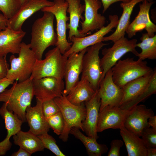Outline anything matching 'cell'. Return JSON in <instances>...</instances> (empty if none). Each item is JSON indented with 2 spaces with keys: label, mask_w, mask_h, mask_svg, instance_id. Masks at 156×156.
<instances>
[{
  "label": "cell",
  "mask_w": 156,
  "mask_h": 156,
  "mask_svg": "<svg viewBox=\"0 0 156 156\" xmlns=\"http://www.w3.org/2000/svg\"><path fill=\"white\" fill-rule=\"evenodd\" d=\"M42 108L43 113L46 119L60 112L58 106L54 99L42 103Z\"/></svg>",
  "instance_id": "obj_36"
},
{
  "label": "cell",
  "mask_w": 156,
  "mask_h": 156,
  "mask_svg": "<svg viewBox=\"0 0 156 156\" xmlns=\"http://www.w3.org/2000/svg\"><path fill=\"white\" fill-rule=\"evenodd\" d=\"M123 145V142L121 140L115 139L112 140L110 143V148L107 156H120V150Z\"/></svg>",
  "instance_id": "obj_37"
},
{
  "label": "cell",
  "mask_w": 156,
  "mask_h": 156,
  "mask_svg": "<svg viewBox=\"0 0 156 156\" xmlns=\"http://www.w3.org/2000/svg\"><path fill=\"white\" fill-rule=\"evenodd\" d=\"M154 71L153 69L151 72L129 82L122 88L123 94L119 106L134 99L146 88Z\"/></svg>",
  "instance_id": "obj_26"
},
{
  "label": "cell",
  "mask_w": 156,
  "mask_h": 156,
  "mask_svg": "<svg viewBox=\"0 0 156 156\" xmlns=\"http://www.w3.org/2000/svg\"><path fill=\"white\" fill-rule=\"evenodd\" d=\"M54 100L60 109L64 123L63 131L59 138L63 142H66L72 128L76 127L84 131L83 122L86 117V108L83 103L79 105L71 103L63 92L61 96Z\"/></svg>",
  "instance_id": "obj_5"
},
{
  "label": "cell",
  "mask_w": 156,
  "mask_h": 156,
  "mask_svg": "<svg viewBox=\"0 0 156 156\" xmlns=\"http://www.w3.org/2000/svg\"><path fill=\"white\" fill-rule=\"evenodd\" d=\"M54 18L52 13L44 12L43 16L36 20L32 25L29 44L38 60L42 59L48 47L56 44L57 38L54 29Z\"/></svg>",
  "instance_id": "obj_2"
},
{
  "label": "cell",
  "mask_w": 156,
  "mask_h": 156,
  "mask_svg": "<svg viewBox=\"0 0 156 156\" xmlns=\"http://www.w3.org/2000/svg\"><path fill=\"white\" fill-rule=\"evenodd\" d=\"M50 127L58 135L62 133L64 126V121L60 112L46 119Z\"/></svg>",
  "instance_id": "obj_34"
},
{
  "label": "cell",
  "mask_w": 156,
  "mask_h": 156,
  "mask_svg": "<svg viewBox=\"0 0 156 156\" xmlns=\"http://www.w3.org/2000/svg\"><path fill=\"white\" fill-rule=\"evenodd\" d=\"M14 81L6 77L0 80V93L3 91L9 85L12 84Z\"/></svg>",
  "instance_id": "obj_40"
},
{
  "label": "cell",
  "mask_w": 156,
  "mask_h": 156,
  "mask_svg": "<svg viewBox=\"0 0 156 156\" xmlns=\"http://www.w3.org/2000/svg\"><path fill=\"white\" fill-rule=\"evenodd\" d=\"M137 42L136 38L129 40L124 36L114 42L112 47L102 50L100 65L103 73L100 82L107 72L126 53L131 52L136 56L139 53L136 49Z\"/></svg>",
  "instance_id": "obj_8"
},
{
  "label": "cell",
  "mask_w": 156,
  "mask_h": 156,
  "mask_svg": "<svg viewBox=\"0 0 156 156\" xmlns=\"http://www.w3.org/2000/svg\"><path fill=\"white\" fill-rule=\"evenodd\" d=\"M8 20L3 14H0V31L6 29Z\"/></svg>",
  "instance_id": "obj_41"
},
{
  "label": "cell",
  "mask_w": 156,
  "mask_h": 156,
  "mask_svg": "<svg viewBox=\"0 0 156 156\" xmlns=\"http://www.w3.org/2000/svg\"><path fill=\"white\" fill-rule=\"evenodd\" d=\"M70 133L81 141L84 145L88 155L89 156H101L107 153L108 150L107 146L104 144H99L96 140L84 135L79 129L73 127Z\"/></svg>",
  "instance_id": "obj_29"
},
{
  "label": "cell",
  "mask_w": 156,
  "mask_h": 156,
  "mask_svg": "<svg viewBox=\"0 0 156 156\" xmlns=\"http://www.w3.org/2000/svg\"><path fill=\"white\" fill-rule=\"evenodd\" d=\"M101 2L103 6V13L104 12L107 10L109 6L112 4L116 2L121 1L123 3H127L131 0H99Z\"/></svg>",
  "instance_id": "obj_39"
},
{
  "label": "cell",
  "mask_w": 156,
  "mask_h": 156,
  "mask_svg": "<svg viewBox=\"0 0 156 156\" xmlns=\"http://www.w3.org/2000/svg\"><path fill=\"white\" fill-rule=\"evenodd\" d=\"M32 83L34 95L42 103L61 96L65 88L63 79L53 77L33 79Z\"/></svg>",
  "instance_id": "obj_11"
},
{
  "label": "cell",
  "mask_w": 156,
  "mask_h": 156,
  "mask_svg": "<svg viewBox=\"0 0 156 156\" xmlns=\"http://www.w3.org/2000/svg\"><path fill=\"white\" fill-rule=\"evenodd\" d=\"M123 94L122 88L113 81L111 68L99 83L98 90V95L101 101L99 111L107 105L120 106Z\"/></svg>",
  "instance_id": "obj_12"
},
{
  "label": "cell",
  "mask_w": 156,
  "mask_h": 156,
  "mask_svg": "<svg viewBox=\"0 0 156 156\" xmlns=\"http://www.w3.org/2000/svg\"><path fill=\"white\" fill-rule=\"evenodd\" d=\"M15 144L24 149L31 154L43 151L44 147L38 136L29 130L24 132L21 130L13 136Z\"/></svg>",
  "instance_id": "obj_28"
},
{
  "label": "cell",
  "mask_w": 156,
  "mask_h": 156,
  "mask_svg": "<svg viewBox=\"0 0 156 156\" xmlns=\"http://www.w3.org/2000/svg\"><path fill=\"white\" fill-rule=\"evenodd\" d=\"M31 155L30 153L23 148L20 147L18 151L13 153L12 156H30Z\"/></svg>",
  "instance_id": "obj_42"
},
{
  "label": "cell",
  "mask_w": 156,
  "mask_h": 156,
  "mask_svg": "<svg viewBox=\"0 0 156 156\" xmlns=\"http://www.w3.org/2000/svg\"><path fill=\"white\" fill-rule=\"evenodd\" d=\"M154 115V112L151 108H148L143 104L137 105L130 110L124 126L140 137L143 129L150 127L148 123V119Z\"/></svg>",
  "instance_id": "obj_16"
},
{
  "label": "cell",
  "mask_w": 156,
  "mask_h": 156,
  "mask_svg": "<svg viewBox=\"0 0 156 156\" xmlns=\"http://www.w3.org/2000/svg\"><path fill=\"white\" fill-rule=\"evenodd\" d=\"M67 58L56 47L46 53L44 59H37L29 78L33 79L50 77L63 79Z\"/></svg>",
  "instance_id": "obj_4"
},
{
  "label": "cell",
  "mask_w": 156,
  "mask_h": 156,
  "mask_svg": "<svg viewBox=\"0 0 156 156\" xmlns=\"http://www.w3.org/2000/svg\"><path fill=\"white\" fill-rule=\"evenodd\" d=\"M87 48L78 53H73L67 58L65 65L64 78L65 88L63 92L66 95L79 80L82 70V61Z\"/></svg>",
  "instance_id": "obj_18"
},
{
  "label": "cell",
  "mask_w": 156,
  "mask_h": 156,
  "mask_svg": "<svg viewBox=\"0 0 156 156\" xmlns=\"http://www.w3.org/2000/svg\"><path fill=\"white\" fill-rule=\"evenodd\" d=\"M17 57L12 55L10 57V68L6 77L14 81H25L29 79L37 60L29 44L22 42Z\"/></svg>",
  "instance_id": "obj_6"
},
{
  "label": "cell",
  "mask_w": 156,
  "mask_h": 156,
  "mask_svg": "<svg viewBox=\"0 0 156 156\" xmlns=\"http://www.w3.org/2000/svg\"><path fill=\"white\" fill-rule=\"evenodd\" d=\"M85 2L84 20L81 22V29L80 33L89 34L91 31L98 30L103 27L106 22L105 16L98 13L102 3L99 0H83Z\"/></svg>",
  "instance_id": "obj_14"
},
{
  "label": "cell",
  "mask_w": 156,
  "mask_h": 156,
  "mask_svg": "<svg viewBox=\"0 0 156 156\" xmlns=\"http://www.w3.org/2000/svg\"><path fill=\"white\" fill-rule=\"evenodd\" d=\"M25 34L22 30L15 31L8 27L0 31V57L6 56L9 53L18 54Z\"/></svg>",
  "instance_id": "obj_21"
},
{
  "label": "cell",
  "mask_w": 156,
  "mask_h": 156,
  "mask_svg": "<svg viewBox=\"0 0 156 156\" xmlns=\"http://www.w3.org/2000/svg\"><path fill=\"white\" fill-rule=\"evenodd\" d=\"M140 137L147 148H156V129L146 127L142 130Z\"/></svg>",
  "instance_id": "obj_35"
},
{
  "label": "cell",
  "mask_w": 156,
  "mask_h": 156,
  "mask_svg": "<svg viewBox=\"0 0 156 156\" xmlns=\"http://www.w3.org/2000/svg\"><path fill=\"white\" fill-rule=\"evenodd\" d=\"M114 83L122 88L129 82L146 75L153 69L146 61L133 57L120 59L111 68Z\"/></svg>",
  "instance_id": "obj_3"
},
{
  "label": "cell",
  "mask_w": 156,
  "mask_h": 156,
  "mask_svg": "<svg viewBox=\"0 0 156 156\" xmlns=\"http://www.w3.org/2000/svg\"><path fill=\"white\" fill-rule=\"evenodd\" d=\"M120 134L125 143L128 156H146L147 148L141 138L124 126Z\"/></svg>",
  "instance_id": "obj_27"
},
{
  "label": "cell",
  "mask_w": 156,
  "mask_h": 156,
  "mask_svg": "<svg viewBox=\"0 0 156 156\" xmlns=\"http://www.w3.org/2000/svg\"><path fill=\"white\" fill-rule=\"evenodd\" d=\"M42 103L36 100V105L27 107L25 117L29 127V130L38 136L48 133L50 127L43 113Z\"/></svg>",
  "instance_id": "obj_22"
},
{
  "label": "cell",
  "mask_w": 156,
  "mask_h": 156,
  "mask_svg": "<svg viewBox=\"0 0 156 156\" xmlns=\"http://www.w3.org/2000/svg\"><path fill=\"white\" fill-rule=\"evenodd\" d=\"M152 77L146 88L134 99L127 103L120 106L121 108L130 110L134 106L143 101L151 95L156 93V69H154Z\"/></svg>",
  "instance_id": "obj_31"
},
{
  "label": "cell",
  "mask_w": 156,
  "mask_h": 156,
  "mask_svg": "<svg viewBox=\"0 0 156 156\" xmlns=\"http://www.w3.org/2000/svg\"><path fill=\"white\" fill-rule=\"evenodd\" d=\"M109 44L102 42L88 47L83 57L81 77L87 79L95 91L99 89L103 73L99 52L103 46Z\"/></svg>",
  "instance_id": "obj_7"
},
{
  "label": "cell",
  "mask_w": 156,
  "mask_h": 156,
  "mask_svg": "<svg viewBox=\"0 0 156 156\" xmlns=\"http://www.w3.org/2000/svg\"><path fill=\"white\" fill-rule=\"evenodd\" d=\"M141 42L137 43L136 47L140 48L142 51L136 56L138 59L144 60L148 59H156V35L149 37L147 33H143L140 38Z\"/></svg>",
  "instance_id": "obj_30"
},
{
  "label": "cell",
  "mask_w": 156,
  "mask_h": 156,
  "mask_svg": "<svg viewBox=\"0 0 156 156\" xmlns=\"http://www.w3.org/2000/svg\"><path fill=\"white\" fill-rule=\"evenodd\" d=\"M0 115L4 120L7 135L5 138L0 142V156L5 155L11 148L12 143L10 139L11 136L21 130L23 121L7 108L4 103L0 108Z\"/></svg>",
  "instance_id": "obj_19"
},
{
  "label": "cell",
  "mask_w": 156,
  "mask_h": 156,
  "mask_svg": "<svg viewBox=\"0 0 156 156\" xmlns=\"http://www.w3.org/2000/svg\"><path fill=\"white\" fill-rule=\"evenodd\" d=\"M32 79L14 82L12 87L0 93V102L6 103L7 109L16 115L23 122L26 121L27 108L31 105L34 96Z\"/></svg>",
  "instance_id": "obj_1"
},
{
  "label": "cell",
  "mask_w": 156,
  "mask_h": 156,
  "mask_svg": "<svg viewBox=\"0 0 156 156\" xmlns=\"http://www.w3.org/2000/svg\"><path fill=\"white\" fill-rule=\"evenodd\" d=\"M144 0H131L127 3L121 2L120 7L123 12L115 31L111 35L104 36L103 42L111 41L114 42L121 37L125 36L126 31L130 23V18L133 8L138 3Z\"/></svg>",
  "instance_id": "obj_24"
},
{
  "label": "cell",
  "mask_w": 156,
  "mask_h": 156,
  "mask_svg": "<svg viewBox=\"0 0 156 156\" xmlns=\"http://www.w3.org/2000/svg\"><path fill=\"white\" fill-rule=\"evenodd\" d=\"M96 90L92 98L85 102L86 110L85 118L83 122V132L89 136L97 140L99 138L97 125L101 105V101Z\"/></svg>",
  "instance_id": "obj_20"
},
{
  "label": "cell",
  "mask_w": 156,
  "mask_h": 156,
  "mask_svg": "<svg viewBox=\"0 0 156 156\" xmlns=\"http://www.w3.org/2000/svg\"><path fill=\"white\" fill-rule=\"evenodd\" d=\"M38 136L41 140L44 148L49 150L57 156H66L56 144L55 139L48 133Z\"/></svg>",
  "instance_id": "obj_33"
},
{
  "label": "cell",
  "mask_w": 156,
  "mask_h": 156,
  "mask_svg": "<svg viewBox=\"0 0 156 156\" xmlns=\"http://www.w3.org/2000/svg\"><path fill=\"white\" fill-rule=\"evenodd\" d=\"M154 3V1L148 2L144 0L141 4H140L138 14L126 31L129 38H132L137 33L144 29L149 37H152L155 35L156 25L151 21L149 14L150 8Z\"/></svg>",
  "instance_id": "obj_15"
},
{
  "label": "cell",
  "mask_w": 156,
  "mask_h": 156,
  "mask_svg": "<svg viewBox=\"0 0 156 156\" xmlns=\"http://www.w3.org/2000/svg\"><path fill=\"white\" fill-rule=\"evenodd\" d=\"M53 1L47 0H29L21 6L16 13L8 20L7 27L15 31L22 30L25 21L43 8L53 5Z\"/></svg>",
  "instance_id": "obj_17"
},
{
  "label": "cell",
  "mask_w": 156,
  "mask_h": 156,
  "mask_svg": "<svg viewBox=\"0 0 156 156\" xmlns=\"http://www.w3.org/2000/svg\"><path fill=\"white\" fill-rule=\"evenodd\" d=\"M146 0L148 2H151L153 1V0Z\"/></svg>",
  "instance_id": "obj_46"
},
{
  "label": "cell",
  "mask_w": 156,
  "mask_h": 156,
  "mask_svg": "<svg viewBox=\"0 0 156 156\" xmlns=\"http://www.w3.org/2000/svg\"><path fill=\"white\" fill-rule=\"evenodd\" d=\"M29 0H21V5L24 3Z\"/></svg>",
  "instance_id": "obj_45"
},
{
  "label": "cell",
  "mask_w": 156,
  "mask_h": 156,
  "mask_svg": "<svg viewBox=\"0 0 156 156\" xmlns=\"http://www.w3.org/2000/svg\"><path fill=\"white\" fill-rule=\"evenodd\" d=\"M130 111L118 106L107 105L105 107L99 112L97 132L109 129H120L124 126Z\"/></svg>",
  "instance_id": "obj_13"
},
{
  "label": "cell",
  "mask_w": 156,
  "mask_h": 156,
  "mask_svg": "<svg viewBox=\"0 0 156 156\" xmlns=\"http://www.w3.org/2000/svg\"><path fill=\"white\" fill-rule=\"evenodd\" d=\"M65 0L68 3L67 12L69 14V23H67L66 25L67 29H69L68 40L70 41L73 36L81 38L86 36L81 34L78 29L80 20L82 21L84 20L82 14L84 11L85 5L81 3L80 0Z\"/></svg>",
  "instance_id": "obj_23"
},
{
  "label": "cell",
  "mask_w": 156,
  "mask_h": 156,
  "mask_svg": "<svg viewBox=\"0 0 156 156\" xmlns=\"http://www.w3.org/2000/svg\"><path fill=\"white\" fill-rule=\"evenodd\" d=\"M156 148L148 147L147 148L146 156H156Z\"/></svg>",
  "instance_id": "obj_44"
},
{
  "label": "cell",
  "mask_w": 156,
  "mask_h": 156,
  "mask_svg": "<svg viewBox=\"0 0 156 156\" xmlns=\"http://www.w3.org/2000/svg\"><path fill=\"white\" fill-rule=\"evenodd\" d=\"M148 123L150 127L156 129V116L154 115L150 117L148 120Z\"/></svg>",
  "instance_id": "obj_43"
},
{
  "label": "cell",
  "mask_w": 156,
  "mask_h": 156,
  "mask_svg": "<svg viewBox=\"0 0 156 156\" xmlns=\"http://www.w3.org/2000/svg\"><path fill=\"white\" fill-rule=\"evenodd\" d=\"M21 6V0H0V10L8 19L16 13Z\"/></svg>",
  "instance_id": "obj_32"
},
{
  "label": "cell",
  "mask_w": 156,
  "mask_h": 156,
  "mask_svg": "<svg viewBox=\"0 0 156 156\" xmlns=\"http://www.w3.org/2000/svg\"><path fill=\"white\" fill-rule=\"evenodd\" d=\"M96 91L87 79L81 77V79L66 95V97L72 103L76 105H79L84 102L91 99Z\"/></svg>",
  "instance_id": "obj_25"
},
{
  "label": "cell",
  "mask_w": 156,
  "mask_h": 156,
  "mask_svg": "<svg viewBox=\"0 0 156 156\" xmlns=\"http://www.w3.org/2000/svg\"><path fill=\"white\" fill-rule=\"evenodd\" d=\"M51 6L42 8L41 10L52 13L56 21V32L57 40L56 45L63 55L70 47L72 42H69L66 38L67 22L69 20L67 16L68 3L65 0H54Z\"/></svg>",
  "instance_id": "obj_9"
},
{
  "label": "cell",
  "mask_w": 156,
  "mask_h": 156,
  "mask_svg": "<svg viewBox=\"0 0 156 156\" xmlns=\"http://www.w3.org/2000/svg\"><path fill=\"white\" fill-rule=\"evenodd\" d=\"M109 19L110 22L107 26L103 27L91 35L81 38L73 36L70 41L72 44L63 55L68 57L73 53H79L88 47L103 42V38L105 36L112 31L113 29L116 28L118 23L119 19L117 15H109Z\"/></svg>",
  "instance_id": "obj_10"
},
{
  "label": "cell",
  "mask_w": 156,
  "mask_h": 156,
  "mask_svg": "<svg viewBox=\"0 0 156 156\" xmlns=\"http://www.w3.org/2000/svg\"><path fill=\"white\" fill-rule=\"evenodd\" d=\"M9 65L6 60V56L0 57V80L6 77Z\"/></svg>",
  "instance_id": "obj_38"
}]
</instances>
